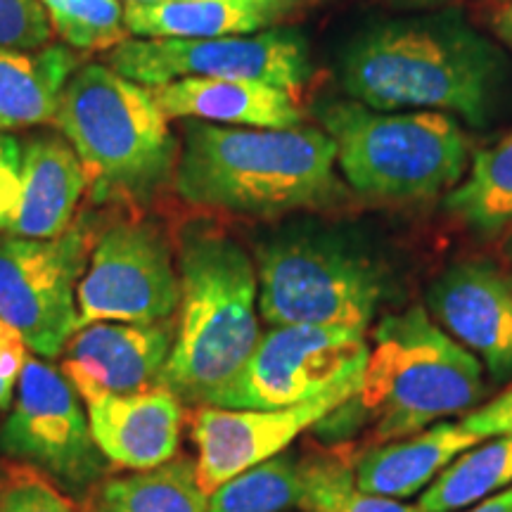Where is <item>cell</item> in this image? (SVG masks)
Segmentation results:
<instances>
[{
    "label": "cell",
    "mask_w": 512,
    "mask_h": 512,
    "mask_svg": "<svg viewBox=\"0 0 512 512\" xmlns=\"http://www.w3.org/2000/svg\"><path fill=\"white\" fill-rule=\"evenodd\" d=\"M27 344L12 325L0 318V418L8 415L15 401L17 382L27 363Z\"/></svg>",
    "instance_id": "obj_30"
},
{
    "label": "cell",
    "mask_w": 512,
    "mask_h": 512,
    "mask_svg": "<svg viewBox=\"0 0 512 512\" xmlns=\"http://www.w3.org/2000/svg\"><path fill=\"white\" fill-rule=\"evenodd\" d=\"M166 119L252 128L302 126L304 112L285 88L249 79H176L150 88Z\"/></svg>",
    "instance_id": "obj_18"
},
{
    "label": "cell",
    "mask_w": 512,
    "mask_h": 512,
    "mask_svg": "<svg viewBox=\"0 0 512 512\" xmlns=\"http://www.w3.org/2000/svg\"><path fill=\"white\" fill-rule=\"evenodd\" d=\"M176 266L181 302L162 384L183 403L209 406L261 339L259 278L247 249L207 221L185 223Z\"/></svg>",
    "instance_id": "obj_5"
},
{
    "label": "cell",
    "mask_w": 512,
    "mask_h": 512,
    "mask_svg": "<svg viewBox=\"0 0 512 512\" xmlns=\"http://www.w3.org/2000/svg\"><path fill=\"white\" fill-rule=\"evenodd\" d=\"M259 313L268 325H335L368 332L399 311V261L363 223L292 216L254 245Z\"/></svg>",
    "instance_id": "obj_3"
},
{
    "label": "cell",
    "mask_w": 512,
    "mask_h": 512,
    "mask_svg": "<svg viewBox=\"0 0 512 512\" xmlns=\"http://www.w3.org/2000/svg\"><path fill=\"white\" fill-rule=\"evenodd\" d=\"M91 240L88 221L72 223L48 240L0 238V318L36 356H62L79 330L76 287L91 256Z\"/></svg>",
    "instance_id": "obj_11"
},
{
    "label": "cell",
    "mask_w": 512,
    "mask_h": 512,
    "mask_svg": "<svg viewBox=\"0 0 512 512\" xmlns=\"http://www.w3.org/2000/svg\"><path fill=\"white\" fill-rule=\"evenodd\" d=\"M176 323L83 325L62 351V373L86 406L159 387L174 349Z\"/></svg>",
    "instance_id": "obj_15"
},
{
    "label": "cell",
    "mask_w": 512,
    "mask_h": 512,
    "mask_svg": "<svg viewBox=\"0 0 512 512\" xmlns=\"http://www.w3.org/2000/svg\"><path fill=\"white\" fill-rule=\"evenodd\" d=\"M88 176L69 140L38 133L22 145V181L8 235L48 240L72 228Z\"/></svg>",
    "instance_id": "obj_17"
},
{
    "label": "cell",
    "mask_w": 512,
    "mask_h": 512,
    "mask_svg": "<svg viewBox=\"0 0 512 512\" xmlns=\"http://www.w3.org/2000/svg\"><path fill=\"white\" fill-rule=\"evenodd\" d=\"M181 302L174 249L155 221H114L95 238L79 287V328L102 320L162 323Z\"/></svg>",
    "instance_id": "obj_12"
},
{
    "label": "cell",
    "mask_w": 512,
    "mask_h": 512,
    "mask_svg": "<svg viewBox=\"0 0 512 512\" xmlns=\"http://www.w3.org/2000/svg\"><path fill=\"white\" fill-rule=\"evenodd\" d=\"M88 176L91 202H150L174 181L178 138L147 86L81 64L53 119Z\"/></svg>",
    "instance_id": "obj_6"
},
{
    "label": "cell",
    "mask_w": 512,
    "mask_h": 512,
    "mask_svg": "<svg viewBox=\"0 0 512 512\" xmlns=\"http://www.w3.org/2000/svg\"><path fill=\"white\" fill-rule=\"evenodd\" d=\"M128 3H162V0H128Z\"/></svg>",
    "instance_id": "obj_37"
},
{
    "label": "cell",
    "mask_w": 512,
    "mask_h": 512,
    "mask_svg": "<svg viewBox=\"0 0 512 512\" xmlns=\"http://www.w3.org/2000/svg\"><path fill=\"white\" fill-rule=\"evenodd\" d=\"M207 503L195 460L171 458L102 484L93 512H207Z\"/></svg>",
    "instance_id": "obj_25"
},
{
    "label": "cell",
    "mask_w": 512,
    "mask_h": 512,
    "mask_svg": "<svg viewBox=\"0 0 512 512\" xmlns=\"http://www.w3.org/2000/svg\"><path fill=\"white\" fill-rule=\"evenodd\" d=\"M458 512H512V486L501 491V494L484 498V501H479L475 505H470V508L458 510Z\"/></svg>",
    "instance_id": "obj_33"
},
{
    "label": "cell",
    "mask_w": 512,
    "mask_h": 512,
    "mask_svg": "<svg viewBox=\"0 0 512 512\" xmlns=\"http://www.w3.org/2000/svg\"><path fill=\"white\" fill-rule=\"evenodd\" d=\"M304 0H162L126 3L128 34L140 38H221L271 29Z\"/></svg>",
    "instance_id": "obj_21"
},
{
    "label": "cell",
    "mask_w": 512,
    "mask_h": 512,
    "mask_svg": "<svg viewBox=\"0 0 512 512\" xmlns=\"http://www.w3.org/2000/svg\"><path fill=\"white\" fill-rule=\"evenodd\" d=\"M183 420V401L166 384L88 406V422L102 456L133 472L176 458Z\"/></svg>",
    "instance_id": "obj_16"
},
{
    "label": "cell",
    "mask_w": 512,
    "mask_h": 512,
    "mask_svg": "<svg viewBox=\"0 0 512 512\" xmlns=\"http://www.w3.org/2000/svg\"><path fill=\"white\" fill-rule=\"evenodd\" d=\"M0 512H76V508L50 479L31 470H15L0 482Z\"/></svg>",
    "instance_id": "obj_27"
},
{
    "label": "cell",
    "mask_w": 512,
    "mask_h": 512,
    "mask_svg": "<svg viewBox=\"0 0 512 512\" xmlns=\"http://www.w3.org/2000/svg\"><path fill=\"white\" fill-rule=\"evenodd\" d=\"M107 67L155 88L176 79H249L297 91L313 74L302 31L271 27L221 38H126L107 53Z\"/></svg>",
    "instance_id": "obj_8"
},
{
    "label": "cell",
    "mask_w": 512,
    "mask_h": 512,
    "mask_svg": "<svg viewBox=\"0 0 512 512\" xmlns=\"http://www.w3.org/2000/svg\"><path fill=\"white\" fill-rule=\"evenodd\" d=\"M512 486V432L479 441L420 494L422 512H458Z\"/></svg>",
    "instance_id": "obj_24"
},
{
    "label": "cell",
    "mask_w": 512,
    "mask_h": 512,
    "mask_svg": "<svg viewBox=\"0 0 512 512\" xmlns=\"http://www.w3.org/2000/svg\"><path fill=\"white\" fill-rule=\"evenodd\" d=\"M368 339L358 389L313 425L323 444L406 439L444 418H463L491 399L482 363L453 342L422 304L382 316Z\"/></svg>",
    "instance_id": "obj_4"
},
{
    "label": "cell",
    "mask_w": 512,
    "mask_h": 512,
    "mask_svg": "<svg viewBox=\"0 0 512 512\" xmlns=\"http://www.w3.org/2000/svg\"><path fill=\"white\" fill-rule=\"evenodd\" d=\"M330 512H422L418 503H403L396 498L366 494L356 486L354 467L342 465L332 489Z\"/></svg>",
    "instance_id": "obj_29"
},
{
    "label": "cell",
    "mask_w": 512,
    "mask_h": 512,
    "mask_svg": "<svg viewBox=\"0 0 512 512\" xmlns=\"http://www.w3.org/2000/svg\"><path fill=\"white\" fill-rule=\"evenodd\" d=\"M50 36L53 27L41 0H0V48L38 50Z\"/></svg>",
    "instance_id": "obj_28"
},
{
    "label": "cell",
    "mask_w": 512,
    "mask_h": 512,
    "mask_svg": "<svg viewBox=\"0 0 512 512\" xmlns=\"http://www.w3.org/2000/svg\"><path fill=\"white\" fill-rule=\"evenodd\" d=\"M22 181V143L10 133H0V233H8L19 200Z\"/></svg>",
    "instance_id": "obj_31"
},
{
    "label": "cell",
    "mask_w": 512,
    "mask_h": 512,
    "mask_svg": "<svg viewBox=\"0 0 512 512\" xmlns=\"http://www.w3.org/2000/svg\"><path fill=\"white\" fill-rule=\"evenodd\" d=\"M50 27L81 53L117 48L126 41L124 5L119 0H41Z\"/></svg>",
    "instance_id": "obj_26"
},
{
    "label": "cell",
    "mask_w": 512,
    "mask_h": 512,
    "mask_svg": "<svg viewBox=\"0 0 512 512\" xmlns=\"http://www.w3.org/2000/svg\"><path fill=\"white\" fill-rule=\"evenodd\" d=\"M494 3H501V5H510L512 0H494Z\"/></svg>",
    "instance_id": "obj_38"
},
{
    "label": "cell",
    "mask_w": 512,
    "mask_h": 512,
    "mask_svg": "<svg viewBox=\"0 0 512 512\" xmlns=\"http://www.w3.org/2000/svg\"><path fill=\"white\" fill-rule=\"evenodd\" d=\"M460 425L479 439L512 432V384L508 389H503L501 394L486 399L475 411L465 413Z\"/></svg>",
    "instance_id": "obj_32"
},
{
    "label": "cell",
    "mask_w": 512,
    "mask_h": 512,
    "mask_svg": "<svg viewBox=\"0 0 512 512\" xmlns=\"http://www.w3.org/2000/svg\"><path fill=\"white\" fill-rule=\"evenodd\" d=\"M313 114L335 140L344 183L366 200H444L475 155L456 117L441 112L375 110L344 95L318 102Z\"/></svg>",
    "instance_id": "obj_7"
},
{
    "label": "cell",
    "mask_w": 512,
    "mask_h": 512,
    "mask_svg": "<svg viewBox=\"0 0 512 512\" xmlns=\"http://www.w3.org/2000/svg\"><path fill=\"white\" fill-rule=\"evenodd\" d=\"M0 451L69 494H86L107 470L81 396L62 368L36 354L27 356L15 401L0 425Z\"/></svg>",
    "instance_id": "obj_10"
},
{
    "label": "cell",
    "mask_w": 512,
    "mask_h": 512,
    "mask_svg": "<svg viewBox=\"0 0 512 512\" xmlns=\"http://www.w3.org/2000/svg\"><path fill=\"white\" fill-rule=\"evenodd\" d=\"M503 256H505V261H510L512 264V233L503 242Z\"/></svg>",
    "instance_id": "obj_36"
},
{
    "label": "cell",
    "mask_w": 512,
    "mask_h": 512,
    "mask_svg": "<svg viewBox=\"0 0 512 512\" xmlns=\"http://www.w3.org/2000/svg\"><path fill=\"white\" fill-rule=\"evenodd\" d=\"M174 188L183 202L247 219L337 211L351 202L323 128H252L183 119Z\"/></svg>",
    "instance_id": "obj_2"
},
{
    "label": "cell",
    "mask_w": 512,
    "mask_h": 512,
    "mask_svg": "<svg viewBox=\"0 0 512 512\" xmlns=\"http://www.w3.org/2000/svg\"><path fill=\"white\" fill-rule=\"evenodd\" d=\"M370 354L368 332L335 325H271L240 375L211 399L216 408L297 406L358 380Z\"/></svg>",
    "instance_id": "obj_9"
},
{
    "label": "cell",
    "mask_w": 512,
    "mask_h": 512,
    "mask_svg": "<svg viewBox=\"0 0 512 512\" xmlns=\"http://www.w3.org/2000/svg\"><path fill=\"white\" fill-rule=\"evenodd\" d=\"M361 377L311 401L273 411L202 406L192 420V441L197 446V479L204 494L209 496L228 479L287 451L299 434L313 430V425L347 401Z\"/></svg>",
    "instance_id": "obj_13"
},
{
    "label": "cell",
    "mask_w": 512,
    "mask_h": 512,
    "mask_svg": "<svg viewBox=\"0 0 512 512\" xmlns=\"http://www.w3.org/2000/svg\"><path fill=\"white\" fill-rule=\"evenodd\" d=\"M332 460L287 448L211 491L207 512H328Z\"/></svg>",
    "instance_id": "obj_19"
},
{
    "label": "cell",
    "mask_w": 512,
    "mask_h": 512,
    "mask_svg": "<svg viewBox=\"0 0 512 512\" xmlns=\"http://www.w3.org/2000/svg\"><path fill=\"white\" fill-rule=\"evenodd\" d=\"M460 422L441 420L413 437L368 446L354 463L356 486L384 498L418 496L467 448L479 444Z\"/></svg>",
    "instance_id": "obj_20"
},
{
    "label": "cell",
    "mask_w": 512,
    "mask_h": 512,
    "mask_svg": "<svg viewBox=\"0 0 512 512\" xmlns=\"http://www.w3.org/2000/svg\"><path fill=\"white\" fill-rule=\"evenodd\" d=\"M510 280H512V275H510Z\"/></svg>",
    "instance_id": "obj_39"
},
{
    "label": "cell",
    "mask_w": 512,
    "mask_h": 512,
    "mask_svg": "<svg viewBox=\"0 0 512 512\" xmlns=\"http://www.w3.org/2000/svg\"><path fill=\"white\" fill-rule=\"evenodd\" d=\"M79 67L81 55L67 43L0 48V133L53 121L64 86Z\"/></svg>",
    "instance_id": "obj_22"
},
{
    "label": "cell",
    "mask_w": 512,
    "mask_h": 512,
    "mask_svg": "<svg viewBox=\"0 0 512 512\" xmlns=\"http://www.w3.org/2000/svg\"><path fill=\"white\" fill-rule=\"evenodd\" d=\"M344 95L375 110H427L489 128L501 119L512 60L460 8L375 17L335 55Z\"/></svg>",
    "instance_id": "obj_1"
},
{
    "label": "cell",
    "mask_w": 512,
    "mask_h": 512,
    "mask_svg": "<svg viewBox=\"0 0 512 512\" xmlns=\"http://www.w3.org/2000/svg\"><path fill=\"white\" fill-rule=\"evenodd\" d=\"M441 209L479 238L512 228V128L508 136L472 155L463 181L441 200Z\"/></svg>",
    "instance_id": "obj_23"
},
{
    "label": "cell",
    "mask_w": 512,
    "mask_h": 512,
    "mask_svg": "<svg viewBox=\"0 0 512 512\" xmlns=\"http://www.w3.org/2000/svg\"><path fill=\"white\" fill-rule=\"evenodd\" d=\"M382 3L392 5L396 10H439V8H448L453 0H382Z\"/></svg>",
    "instance_id": "obj_34"
},
{
    "label": "cell",
    "mask_w": 512,
    "mask_h": 512,
    "mask_svg": "<svg viewBox=\"0 0 512 512\" xmlns=\"http://www.w3.org/2000/svg\"><path fill=\"white\" fill-rule=\"evenodd\" d=\"M430 318L482 363L489 382H512V280L491 259H460L427 285Z\"/></svg>",
    "instance_id": "obj_14"
},
{
    "label": "cell",
    "mask_w": 512,
    "mask_h": 512,
    "mask_svg": "<svg viewBox=\"0 0 512 512\" xmlns=\"http://www.w3.org/2000/svg\"><path fill=\"white\" fill-rule=\"evenodd\" d=\"M491 24H494L498 38L512 48V3L503 5L494 15V19H491Z\"/></svg>",
    "instance_id": "obj_35"
}]
</instances>
